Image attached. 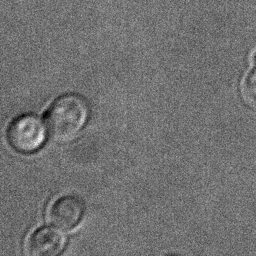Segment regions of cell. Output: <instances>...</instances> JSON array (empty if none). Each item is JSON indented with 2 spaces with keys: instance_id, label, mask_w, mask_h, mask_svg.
I'll return each mask as SVG.
<instances>
[{
  "instance_id": "obj_3",
  "label": "cell",
  "mask_w": 256,
  "mask_h": 256,
  "mask_svg": "<svg viewBox=\"0 0 256 256\" xmlns=\"http://www.w3.org/2000/svg\"><path fill=\"white\" fill-rule=\"evenodd\" d=\"M84 204L76 196L67 195L57 199L50 207L49 220L60 229H71L82 218Z\"/></svg>"
},
{
  "instance_id": "obj_4",
  "label": "cell",
  "mask_w": 256,
  "mask_h": 256,
  "mask_svg": "<svg viewBox=\"0 0 256 256\" xmlns=\"http://www.w3.org/2000/svg\"><path fill=\"white\" fill-rule=\"evenodd\" d=\"M65 244L66 237L60 230L43 227L31 235L28 251L33 256H55L64 249Z\"/></svg>"
},
{
  "instance_id": "obj_2",
  "label": "cell",
  "mask_w": 256,
  "mask_h": 256,
  "mask_svg": "<svg viewBox=\"0 0 256 256\" xmlns=\"http://www.w3.org/2000/svg\"><path fill=\"white\" fill-rule=\"evenodd\" d=\"M7 137L15 150L22 153H32L37 151L45 142L46 129L37 116L21 115L10 123Z\"/></svg>"
},
{
  "instance_id": "obj_5",
  "label": "cell",
  "mask_w": 256,
  "mask_h": 256,
  "mask_svg": "<svg viewBox=\"0 0 256 256\" xmlns=\"http://www.w3.org/2000/svg\"><path fill=\"white\" fill-rule=\"evenodd\" d=\"M241 94L247 105L256 107V66L244 78Z\"/></svg>"
},
{
  "instance_id": "obj_6",
  "label": "cell",
  "mask_w": 256,
  "mask_h": 256,
  "mask_svg": "<svg viewBox=\"0 0 256 256\" xmlns=\"http://www.w3.org/2000/svg\"><path fill=\"white\" fill-rule=\"evenodd\" d=\"M255 62H256V55H255Z\"/></svg>"
},
{
  "instance_id": "obj_1",
  "label": "cell",
  "mask_w": 256,
  "mask_h": 256,
  "mask_svg": "<svg viewBox=\"0 0 256 256\" xmlns=\"http://www.w3.org/2000/svg\"><path fill=\"white\" fill-rule=\"evenodd\" d=\"M89 117V106L78 94H65L57 98L46 115L50 135L57 141L69 142L77 137Z\"/></svg>"
}]
</instances>
